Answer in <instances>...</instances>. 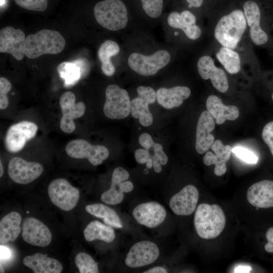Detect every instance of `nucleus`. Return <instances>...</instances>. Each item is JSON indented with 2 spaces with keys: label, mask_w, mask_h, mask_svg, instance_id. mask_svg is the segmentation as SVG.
Wrapping results in <instances>:
<instances>
[{
  "label": "nucleus",
  "mask_w": 273,
  "mask_h": 273,
  "mask_svg": "<svg viewBox=\"0 0 273 273\" xmlns=\"http://www.w3.org/2000/svg\"><path fill=\"white\" fill-rule=\"evenodd\" d=\"M226 222L224 213L217 204H200L195 211L194 223L197 235L204 239L218 237Z\"/></svg>",
  "instance_id": "obj_1"
},
{
  "label": "nucleus",
  "mask_w": 273,
  "mask_h": 273,
  "mask_svg": "<svg viewBox=\"0 0 273 273\" xmlns=\"http://www.w3.org/2000/svg\"><path fill=\"white\" fill-rule=\"evenodd\" d=\"M65 45L66 40L60 32L42 29L26 37L24 53L27 58L36 59L44 54H58Z\"/></svg>",
  "instance_id": "obj_2"
},
{
  "label": "nucleus",
  "mask_w": 273,
  "mask_h": 273,
  "mask_svg": "<svg viewBox=\"0 0 273 273\" xmlns=\"http://www.w3.org/2000/svg\"><path fill=\"white\" fill-rule=\"evenodd\" d=\"M246 19L241 10L233 11L223 16L218 22L214 30L216 40L223 47L234 49L246 29Z\"/></svg>",
  "instance_id": "obj_3"
},
{
  "label": "nucleus",
  "mask_w": 273,
  "mask_h": 273,
  "mask_svg": "<svg viewBox=\"0 0 273 273\" xmlns=\"http://www.w3.org/2000/svg\"><path fill=\"white\" fill-rule=\"evenodd\" d=\"M94 14L97 22L112 31L124 28L128 21L127 11L120 0H104L96 4Z\"/></svg>",
  "instance_id": "obj_4"
},
{
  "label": "nucleus",
  "mask_w": 273,
  "mask_h": 273,
  "mask_svg": "<svg viewBox=\"0 0 273 273\" xmlns=\"http://www.w3.org/2000/svg\"><path fill=\"white\" fill-rule=\"evenodd\" d=\"M106 101L103 112L112 119H122L130 113L131 101L127 92L116 84H110L106 89Z\"/></svg>",
  "instance_id": "obj_5"
},
{
  "label": "nucleus",
  "mask_w": 273,
  "mask_h": 273,
  "mask_svg": "<svg viewBox=\"0 0 273 273\" xmlns=\"http://www.w3.org/2000/svg\"><path fill=\"white\" fill-rule=\"evenodd\" d=\"M170 60L169 53L159 50L150 56L132 53L128 58V64L134 72L143 76H152L167 65Z\"/></svg>",
  "instance_id": "obj_6"
},
{
  "label": "nucleus",
  "mask_w": 273,
  "mask_h": 273,
  "mask_svg": "<svg viewBox=\"0 0 273 273\" xmlns=\"http://www.w3.org/2000/svg\"><path fill=\"white\" fill-rule=\"evenodd\" d=\"M48 195L52 202L64 211H70L77 204L80 192L68 180L58 178L52 180L48 189Z\"/></svg>",
  "instance_id": "obj_7"
},
{
  "label": "nucleus",
  "mask_w": 273,
  "mask_h": 273,
  "mask_svg": "<svg viewBox=\"0 0 273 273\" xmlns=\"http://www.w3.org/2000/svg\"><path fill=\"white\" fill-rule=\"evenodd\" d=\"M65 151L70 157L75 159H87L94 166L101 164L109 155L108 149L102 145H93L83 139L69 142L66 146Z\"/></svg>",
  "instance_id": "obj_8"
},
{
  "label": "nucleus",
  "mask_w": 273,
  "mask_h": 273,
  "mask_svg": "<svg viewBox=\"0 0 273 273\" xmlns=\"http://www.w3.org/2000/svg\"><path fill=\"white\" fill-rule=\"evenodd\" d=\"M159 255V248L154 242L142 240L131 247L126 254L124 262L130 268L142 267L154 263Z\"/></svg>",
  "instance_id": "obj_9"
},
{
  "label": "nucleus",
  "mask_w": 273,
  "mask_h": 273,
  "mask_svg": "<svg viewBox=\"0 0 273 273\" xmlns=\"http://www.w3.org/2000/svg\"><path fill=\"white\" fill-rule=\"evenodd\" d=\"M129 172L122 167H117L113 171L110 188L101 196L104 203L109 205H116L121 203L124 198V193L131 192L133 185L130 180Z\"/></svg>",
  "instance_id": "obj_10"
},
{
  "label": "nucleus",
  "mask_w": 273,
  "mask_h": 273,
  "mask_svg": "<svg viewBox=\"0 0 273 273\" xmlns=\"http://www.w3.org/2000/svg\"><path fill=\"white\" fill-rule=\"evenodd\" d=\"M59 104L62 116L60 122L61 129L65 133H71L75 129L74 119L81 117L85 111L84 103L75 102V96L71 92L64 93L60 98Z\"/></svg>",
  "instance_id": "obj_11"
},
{
  "label": "nucleus",
  "mask_w": 273,
  "mask_h": 273,
  "mask_svg": "<svg viewBox=\"0 0 273 273\" xmlns=\"http://www.w3.org/2000/svg\"><path fill=\"white\" fill-rule=\"evenodd\" d=\"M42 166L35 162H28L15 157L9 162L8 172L10 178L16 183L25 185L38 178L43 172Z\"/></svg>",
  "instance_id": "obj_12"
},
{
  "label": "nucleus",
  "mask_w": 273,
  "mask_h": 273,
  "mask_svg": "<svg viewBox=\"0 0 273 273\" xmlns=\"http://www.w3.org/2000/svg\"><path fill=\"white\" fill-rule=\"evenodd\" d=\"M38 127L34 123L23 121L11 125L7 130L5 139L6 149L13 153L23 148L26 142L33 138Z\"/></svg>",
  "instance_id": "obj_13"
},
{
  "label": "nucleus",
  "mask_w": 273,
  "mask_h": 273,
  "mask_svg": "<svg viewBox=\"0 0 273 273\" xmlns=\"http://www.w3.org/2000/svg\"><path fill=\"white\" fill-rule=\"evenodd\" d=\"M134 219L141 225L148 228H155L161 224L167 215L165 207L156 201L140 203L132 212Z\"/></svg>",
  "instance_id": "obj_14"
},
{
  "label": "nucleus",
  "mask_w": 273,
  "mask_h": 273,
  "mask_svg": "<svg viewBox=\"0 0 273 273\" xmlns=\"http://www.w3.org/2000/svg\"><path fill=\"white\" fill-rule=\"evenodd\" d=\"M21 231L23 240L33 246L44 247L52 241V235L48 227L35 218H26Z\"/></svg>",
  "instance_id": "obj_15"
},
{
  "label": "nucleus",
  "mask_w": 273,
  "mask_h": 273,
  "mask_svg": "<svg viewBox=\"0 0 273 273\" xmlns=\"http://www.w3.org/2000/svg\"><path fill=\"white\" fill-rule=\"evenodd\" d=\"M26 37L24 32L12 26L0 30V52L10 54L16 60H22L25 57Z\"/></svg>",
  "instance_id": "obj_16"
},
{
  "label": "nucleus",
  "mask_w": 273,
  "mask_h": 273,
  "mask_svg": "<svg viewBox=\"0 0 273 273\" xmlns=\"http://www.w3.org/2000/svg\"><path fill=\"white\" fill-rule=\"evenodd\" d=\"M198 200V189L193 185H188L171 197L169 206L175 214L188 216L195 211Z\"/></svg>",
  "instance_id": "obj_17"
},
{
  "label": "nucleus",
  "mask_w": 273,
  "mask_h": 273,
  "mask_svg": "<svg viewBox=\"0 0 273 273\" xmlns=\"http://www.w3.org/2000/svg\"><path fill=\"white\" fill-rule=\"evenodd\" d=\"M198 70L201 77L205 80L210 79L213 87L220 93H225L229 88V83L225 72L216 67L213 60L209 56H203L197 63Z\"/></svg>",
  "instance_id": "obj_18"
},
{
  "label": "nucleus",
  "mask_w": 273,
  "mask_h": 273,
  "mask_svg": "<svg viewBox=\"0 0 273 273\" xmlns=\"http://www.w3.org/2000/svg\"><path fill=\"white\" fill-rule=\"evenodd\" d=\"M214 127L213 117L208 111L202 112L198 119L196 128L195 148L198 153L203 154L211 148L215 141L211 132Z\"/></svg>",
  "instance_id": "obj_19"
},
{
  "label": "nucleus",
  "mask_w": 273,
  "mask_h": 273,
  "mask_svg": "<svg viewBox=\"0 0 273 273\" xmlns=\"http://www.w3.org/2000/svg\"><path fill=\"white\" fill-rule=\"evenodd\" d=\"M247 199L256 208L273 207V181L263 180L251 185L248 189Z\"/></svg>",
  "instance_id": "obj_20"
},
{
  "label": "nucleus",
  "mask_w": 273,
  "mask_h": 273,
  "mask_svg": "<svg viewBox=\"0 0 273 273\" xmlns=\"http://www.w3.org/2000/svg\"><path fill=\"white\" fill-rule=\"evenodd\" d=\"M244 14L250 27V35L252 41L256 45L265 43L268 40L267 34L260 26V11L254 2L248 1L243 6Z\"/></svg>",
  "instance_id": "obj_21"
},
{
  "label": "nucleus",
  "mask_w": 273,
  "mask_h": 273,
  "mask_svg": "<svg viewBox=\"0 0 273 273\" xmlns=\"http://www.w3.org/2000/svg\"><path fill=\"white\" fill-rule=\"evenodd\" d=\"M211 149L215 154L207 152L203 157V161L206 166L215 165L214 173L217 176H221L226 171V162L230 158L232 148L230 145L224 146L219 140L214 141Z\"/></svg>",
  "instance_id": "obj_22"
},
{
  "label": "nucleus",
  "mask_w": 273,
  "mask_h": 273,
  "mask_svg": "<svg viewBox=\"0 0 273 273\" xmlns=\"http://www.w3.org/2000/svg\"><path fill=\"white\" fill-rule=\"evenodd\" d=\"M196 18L189 11H184L180 14L171 12L167 18L168 25L172 28L181 29L190 39L195 40L200 37L201 30L196 24Z\"/></svg>",
  "instance_id": "obj_23"
},
{
  "label": "nucleus",
  "mask_w": 273,
  "mask_h": 273,
  "mask_svg": "<svg viewBox=\"0 0 273 273\" xmlns=\"http://www.w3.org/2000/svg\"><path fill=\"white\" fill-rule=\"evenodd\" d=\"M191 95V89L187 86H176L167 88L161 87L156 92L158 103L167 109L178 107L183 103L184 100Z\"/></svg>",
  "instance_id": "obj_24"
},
{
  "label": "nucleus",
  "mask_w": 273,
  "mask_h": 273,
  "mask_svg": "<svg viewBox=\"0 0 273 273\" xmlns=\"http://www.w3.org/2000/svg\"><path fill=\"white\" fill-rule=\"evenodd\" d=\"M23 263L34 273H60L63 270L60 262L40 253L26 256Z\"/></svg>",
  "instance_id": "obj_25"
},
{
  "label": "nucleus",
  "mask_w": 273,
  "mask_h": 273,
  "mask_svg": "<svg viewBox=\"0 0 273 273\" xmlns=\"http://www.w3.org/2000/svg\"><path fill=\"white\" fill-rule=\"evenodd\" d=\"M206 106L209 113L216 119L217 124H221L226 120H235L239 116V110L237 107L224 105L221 100L215 95L208 97Z\"/></svg>",
  "instance_id": "obj_26"
},
{
  "label": "nucleus",
  "mask_w": 273,
  "mask_h": 273,
  "mask_svg": "<svg viewBox=\"0 0 273 273\" xmlns=\"http://www.w3.org/2000/svg\"><path fill=\"white\" fill-rule=\"evenodd\" d=\"M22 218L19 213L12 211L4 216L0 221V243L5 244L13 242L19 236L21 230Z\"/></svg>",
  "instance_id": "obj_27"
},
{
  "label": "nucleus",
  "mask_w": 273,
  "mask_h": 273,
  "mask_svg": "<svg viewBox=\"0 0 273 273\" xmlns=\"http://www.w3.org/2000/svg\"><path fill=\"white\" fill-rule=\"evenodd\" d=\"M83 235L88 242L99 240L110 243L116 238L113 227L97 220H93L87 225L83 231Z\"/></svg>",
  "instance_id": "obj_28"
},
{
  "label": "nucleus",
  "mask_w": 273,
  "mask_h": 273,
  "mask_svg": "<svg viewBox=\"0 0 273 273\" xmlns=\"http://www.w3.org/2000/svg\"><path fill=\"white\" fill-rule=\"evenodd\" d=\"M85 62L80 59L71 62H63L57 67L60 76L64 80L66 86L75 84L80 79L84 68Z\"/></svg>",
  "instance_id": "obj_29"
},
{
  "label": "nucleus",
  "mask_w": 273,
  "mask_h": 273,
  "mask_svg": "<svg viewBox=\"0 0 273 273\" xmlns=\"http://www.w3.org/2000/svg\"><path fill=\"white\" fill-rule=\"evenodd\" d=\"M85 210L89 214L101 219L104 223L113 228L120 229L122 223L116 212L109 206L102 203H93L85 206Z\"/></svg>",
  "instance_id": "obj_30"
},
{
  "label": "nucleus",
  "mask_w": 273,
  "mask_h": 273,
  "mask_svg": "<svg viewBox=\"0 0 273 273\" xmlns=\"http://www.w3.org/2000/svg\"><path fill=\"white\" fill-rule=\"evenodd\" d=\"M119 52V45L111 40H107L100 46L98 50V57L102 62V71L106 75L111 76L114 74L115 68L111 61V58L117 55Z\"/></svg>",
  "instance_id": "obj_31"
},
{
  "label": "nucleus",
  "mask_w": 273,
  "mask_h": 273,
  "mask_svg": "<svg viewBox=\"0 0 273 273\" xmlns=\"http://www.w3.org/2000/svg\"><path fill=\"white\" fill-rule=\"evenodd\" d=\"M150 104L144 99L137 97L131 101L130 113L132 116L139 119L144 126L151 125L153 121V116L149 108Z\"/></svg>",
  "instance_id": "obj_32"
},
{
  "label": "nucleus",
  "mask_w": 273,
  "mask_h": 273,
  "mask_svg": "<svg viewBox=\"0 0 273 273\" xmlns=\"http://www.w3.org/2000/svg\"><path fill=\"white\" fill-rule=\"evenodd\" d=\"M216 55L218 60L229 73L234 74L240 71L241 61L236 52L223 47L220 48Z\"/></svg>",
  "instance_id": "obj_33"
},
{
  "label": "nucleus",
  "mask_w": 273,
  "mask_h": 273,
  "mask_svg": "<svg viewBox=\"0 0 273 273\" xmlns=\"http://www.w3.org/2000/svg\"><path fill=\"white\" fill-rule=\"evenodd\" d=\"M75 264L80 273H98L97 263L89 254L85 252L78 253L75 258Z\"/></svg>",
  "instance_id": "obj_34"
},
{
  "label": "nucleus",
  "mask_w": 273,
  "mask_h": 273,
  "mask_svg": "<svg viewBox=\"0 0 273 273\" xmlns=\"http://www.w3.org/2000/svg\"><path fill=\"white\" fill-rule=\"evenodd\" d=\"M142 7L145 13L150 17L157 18L162 13L163 0H141Z\"/></svg>",
  "instance_id": "obj_35"
},
{
  "label": "nucleus",
  "mask_w": 273,
  "mask_h": 273,
  "mask_svg": "<svg viewBox=\"0 0 273 273\" xmlns=\"http://www.w3.org/2000/svg\"><path fill=\"white\" fill-rule=\"evenodd\" d=\"M20 7L31 11L42 12L48 7V0H14Z\"/></svg>",
  "instance_id": "obj_36"
},
{
  "label": "nucleus",
  "mask_w": 273,
  "mask_h": 273,
  "mask_svg": "<svg viewBox=\"0 0 273 273\" xmlns=\"http://www.w3.org/2000/svg\"><path fill=\"white\" fill-rule=\"evenodd\" d=\"M232 152L239 158L249 164H256L258 160L257 156L250 150L241 146L232 149Z\"/></svg>",
  "instance_id": "obj_37"
},
{
  "label": "nucleus",
  "mask_w": 273,
  "mask_h": 273,
  "mask_svg": "<svg viewBox=\"0 0 273 273\" xmlns=\"http://www.w3.org/2000/svg\"><path fill=\"white\" fill-rule=\"evenodd\" d=\"M11 89L10 82L6 78H0V109H5L9 105V100L7 96V93Z\"/></svg>",
  "instance_id": "obj_38"
},
{
  "label": "nucleus",
  "mask_w": 273,
  "mask_h": 273,
  "mask_svg": "<svg viewBox=\"0 0 273 273\" xmlns=\"http://www.w3.org/2000/svg\"><path fill=\"white\" fill-rule=\"evenodd\" d=\"M138 97L147 101L150 104L154 103L156 99V93L150 86H139L138 87Z\"/></svg>",
  "instance_id": "obj_39"
},
{
  "label": "nucleus",
  "mask_w": 273,
  "mask_h": 273,
  "mask_svg": "<svg viewBox=\"0 0 273 273\" xmlns=\"http://www.w3.org/2000/svg\"><path fill=\"white\" fill-rule=\"evenodd\" d=\"M262 138L273 156V121L267 123L264 126L262 131Z\"/></svg>",
  "instance_id": "obj_40"
},
{
  "label": "nucleus",
  "mask_w": 273,
  "mask_h": 273,
  "mask_svg": "<svg viewBox=\"0 0 273 273\" xmlns=\"http://www.w3.org/2000/svg\"><path fill=\"white\" fill-rule=\"evenodd\" d=\"M154 149V155L153 156L157 158L160 162L162 165H165L168 162V157L163 150L162 145L158 143H154L153 147Z\"/></svg>",
  "instance_id": "obj_41"
},
{
  "label": "nucleus",
  "mask_w": 273,
  "mask_h": 273,
  "mask_svg": "<svg viewBox=\"0 0 273 273\" xmlns=\"http://www.w3.org/2000/svg\"><path fill=\"white\" fill-rule=\"evenodd\" d=\"M134 156L136 161L141 164L146 163L148 159L151 157L148 150L143 149L136 150Z\"/></svg>",
  "instance_id": "obj_42"
},
{
  "label": "nucleus",
  "mask_w": 273,
  "mask_h": 273,
  "mask_svg": "<svg viewBox=\"0 0 273 273\" xmlns=\"http://www.w3.org/2000/svg\"><path fill=\"white\" fill-rule=\"evenodd\" d=\"M140 144L145 149L149 150L155 143L152 136L147 133H142L139 138Z\"/></svg>",
  "instance_id": "obj_43"
},
{
  "label": "nucleus",
  "mask_w": 273,
  "mask_h": 273,
  "mask_svg": "<svg viewBox=\"0 0 273 273\" xmlns=\"http://www.w3.org/2000/svg\"><path fill=\"white\" fill-rule=\"evenodd\" d=\"M267 242L264 245L265 250L269 253H273V227L267 230L266 233Z\"/></svg>",
  "instance_id": "obj_44"
},
{
  "label": "nucleus",
  "mask_w": 273,
  "mask_h": 273,
  "mask_svg": "<svg viewBox=\"0 0 273 273\" xmlns=\"http://www.w3.org/2000/svg\"><path fill=\"white\" fill-rule=\"evenodd\" d=\"M144 273H167V269L163 266H157L149 268L144 271Z\"/></svg>",
  "instance_id": "obj_45"
},
{
  "label": "nucleus",
  "mask_w": 273,
  "mask_h": 273,
  "mask_svg": "<svg viewBox=\"0 0 273 273\" xmlns=\"http://www.w3.org/2000/svg\"><path fill=\"white\" fill-rule=\"evenodd\" d=\"M11 252L10 249L5 247L1 245V260L7 259L10 258Z\"/></svg>",
  "instance_id": "obj_46"
},
{
  "label": "nucleus",
  "mask_w": 273,
  "mask_h": 273,
  "mask_svg": "<svg viewBox=\"0 0 273 273\" xmlns=\"http://www.w3.org/2000/svg\"><path fill=\"white\" fill-rule=\"evenodd\" d=\"M153 166L154 170L156 173H160L162 170V165L160 161L156 157L152 156Z\"/></svg>",
  "instance_id": "obj_47"
},
{
  "label": "nucleus",
  "mask_w": 273,
  "mask_h": 273,
  "mask_svg": "<svg viewBox=\"0 0 273 273\" xmlns=\"http://www.w3.org/2000/svg\"><path fill=\"white\" fill-rule=\"evenodd\" d=\"M252 270V268L250 266H239L236 267L234 269V272L240 273V272H250Z\"/></svg>",
  "instance_id": "obj_48"
},
{
  "label": "nucleus",
  "mask_w": 273,
  "mask_h": 273,
  "mask_svg": "<svg viewBox=\"0 0 273 273\" xmlns=\"http://www.w3.org/2000/svg\"><path fill=\"white\" fill-rule=\"evenodd\" d=\"M187 2L189 4V6L193 7L195 8L200 7L202 3L203 0H186Z\"/></svg>",
  "instance_id": "obj_49"
},
{
  "label": "nucleus",
  "mask_w": 273,
  "mask_h": 273,
  "mask_svg": "<svg viewBox=\"0 0 273 273\" xmlns=\"http://www.w3.org/2000/svg\"><path fill=\"white\" fill-rule=\"evenodd\" d=\"M146 167L148 168V169H151L152 166H153V160H152V157H151L147 161V162H146Z\"/></svg>",
  "instance_id": "obj_50"
},
{
  "label": "nucleus",
  "mask_w": 273,
  "mask_h": 273,
  "mask_svg": "<svg viewBox=\"0 0 273 273\" xmlns=\"http://www.w3.org/2000/svg\"><path fill=\"white\" fill-rule=\"evenodd\" d=\"M0 176L2 177L4 173V168L1 160L0 161Z\"/></svg>",
  "instance_id": "obj_51"
},
{
  "label": "nucleus",
  "mask_w": 273,
  "mask_h": 273,
  "mask_svg": "<svg viewBox=\"0 0 273 273\" xmlns=\"http://www.w3.org/2000/svg\"><path fill=\"white\" fill-rule=\"evenodd\" d=\"M0 268H1V271L0 272H5L4 271V269L3 267L2 266L1 263V267Z\"/></svg>",
  "instance_id": "obj_52"
},
{
  "label": "nucleus",
  "mask_w": 273,
  "mask_h": 273,
  "mask_svg": "<svg viewBox=\"0 0 273 273\" xmlns=\"http://www.w3.org/2000/svg\"><path fill=\"white\" fill-rule=\"evenodd\" d=\"M1 6H2L5 3V1L4 0H1Z\"/></svg>",
  "instance_id": "obj_53"
},
{
  "label": "nucleus",
  "mask_w": 273,
  "mask_h": 273,
  "mask_svg": "<svg viewBox=\"0 0 273 273\" xmlns=\"http://www.w3.org/2000/svg\"><path fill=\"white\" fill-rule=\"evenodd\" d=\"M271 98H272V100H273V94H272V95Z\"/></svg>",
  "instance_id": "obj_54"
}]
</instances>
